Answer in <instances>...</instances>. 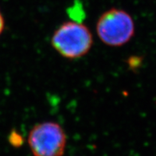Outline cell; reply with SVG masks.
Returning a JSON list of instances; mask_svg holds the SVG:
<instances>
[{
    "label": "cell",
    "mask_w": 156,
    "mask_h": 156,
    "mask_svg": "<svg viewBox=\"0 0 156 156\" xmlns=\"http://www.w3.org/2000/svg\"><path fill=\"white\" fill-rule=\"evenodd\" d=\"M51 45L64 58L75 60L88 54L93 45V36L87 26L68 21L61 24L51 37Z\"/></svg>",
    "instance_id": "1"
},
{
    "label": "cell",
    "mask_w": 156,
    "mask_h": 156,
    "mask_svg": "<svg viewBox=\"0 0 156 156\" xmlns=\"http://www.w3.org/2000/svg\"><path fill=\"white\" fill-rule=\"evenodd\" d=\"M135 23L129 13L119 8H111L99 17L96 25L98 37L112 47H120L135 35Z\"/></svg>",
    "instance_id": "2"
},
{
    "label": "cell",
    "mask_w": 156,
    "mask_h": 156,
    "mask_svg": "<svg viewBox=\"0 0 156 156\" xmlns=\"http://www.w3.org/2000/svg\"><path fill=\"white\" fill-rule=\"evenodd\" d=\"M66 143V132L54 121L35 124L28 135V144L34 156H62Z\"/></svg>",
    "instance_id": "3"
},
{
    "label": "cell",
    "mask_w": 156,
    "mask_h": 156,
    "mask_svg": "<svg viewBox=\"0 0 156 156\" xmlns=\"http://www.w3.org/2000/svg\"><path fill=\"white\" fill-rule=\"evenodd\" d=\"M4 27H5L4 18H3L2 13H1V11H0V36H1L2 33L3 32Z\"/></svg>",
    "instance_id": "4"
}]
</instances>
